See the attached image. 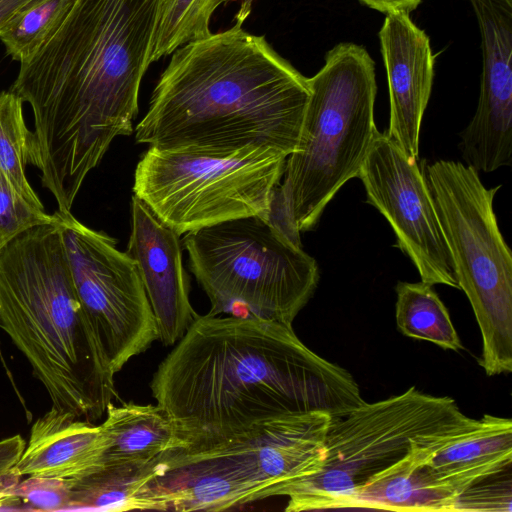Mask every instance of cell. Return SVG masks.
Wrapping results in <instances>:
<instances>
[{"instance_id":"484cf974","label":"cell","mask_w":512,"mask_h":512,"mask_svg":"<svg viewBox=\"0 0 512 512\" xmlns=\"http://www.w3.org/2000/svg\"><path fill=\"white\" fill-rule=\"evenodd\" d=\"M20 503L32 510H67L71 490L67 480L55 477L28 476L12 490Z\"/></svg>"},{"instance_id":"2e32d148","label":"cell","mask_w":512,"mask_h":512,"mask_svg":"<svg viewBox=\"0 0 512 512\" xmlns=\"http://www.w3.org/2000/svg\"><path fill=\"white\" fill-rule=\"evenodd\" d=\"M463 434L451 435L415 448L358 488L341 508L397 512L457 511L459 493L437 477L425 461Z\"/></svg>"},{"instance_id":"cb8c5ba5","label":"cell","mask_w":512,"mask_h":512,"mask_svg":"<svg viewBox=\"0 0 512 512\" xmlns=\"http://www.w3.org/2000/svg\"><path fill=\"white\" fill-rule=\"evenodd\" d=\"M73 0H37L18 11L0 30L7 54L20 64L29 60L70 8Z\"/></svg>"},{"instance_id":"9a60e30c","label":"cell","mask_w":512,"mask_h":512,"mask_svg":"<svg viewBox=\"0 0 512 512\" xmlns=\"http://www.w3.org/2000/svg\"><path fill=\"white\" fill-rule=\"evenodd\" d=\"M379 40L389 87L387 135L405 155L418 160L420 128L434 77L430 41L406 13L386 15Z\"/></svg>"},{"instance_id":"8fae6325","label":"cell","mask_w":512,"mask_h":512,"mask_svg":"<svg viewBox=\"0 0 512 512\" xmlns=\"http://www.w3.org/2000/svg\"><path fill=\"white\" fill-rule=\"evenodd\" d=\"M53 214L78 297L116 374L158 339L137 265L106 233L84 225L71 212Z\"/></svg>"},{"instance_id":"4316f807","label":"cell","mask_w":512,"mask_h":512,"mask_svg":"<svg viewBox=\"0 0 512 512\" xmlns=\"http://www.w3.org/2000/svg\"><path fill=\"white\" fill-rule=\"evenodd\" d=\"M488 481L489 476L479 480L458 497L457 511H505L511 512V477ZM493 475V474H492Z\"/></svg>"},{"instance_id":"d4e9b609","label":"cell","mask_w":512,"mask_h":512,"mask_svg":"<svg viewBox=\"0 0 512 512\" xmlns=\"http://www.w3.org/2000/svg\"><path fill=\"white\" fill-rule=\"evenodd\" d=\"M53 220V214L29 206L0 171V248L25 230Z\"/></svg>"},{"instance_id":"3957f363","label":"cell","mask_w":512,"mask_h":512,"mask_svg":"<svg viewBox=\"0 0 512 512\" xmlns=\"http://www.w3.org/2000/svg\"><path fill=\"white\" fill-rule=\"evenodd\" d=\"M231 28L173 52L137 124L138 143L156 148L233 150L298 145L308 78L264 36Z\"/></svg>"},{"instance_id":"e0dca14e","label":"cell","mask_w":512,"mask_h":512,"mask_svg":"<svg viewBox=\"0 0 512 512\" xmlns=\"http://www.w3.org/2000/svg\"><path fill=\"white\" fill-rule=\"evenodd\" d=\"M102 447L99 425L52 407L32 425L28 443L13 470L20 477L74 479L95 467Z\"/></svg>"},{"instance_id":"ba28073f","label":"cell","mask_w":512,"mask_h":512,"mask_svg":"<svg viewBox=\"0 0 512 512\" xmlns=\"http://www.w3.org/2000/svg\"><path fill=\"white\" fill-rule=\"evenodd\" d=\"M456 401L412 386L333 418L317 472L280 490L287 512L338 509L362 485L415 448L474 428Z\"/></svg>"},{"instance_id":"f1b7e54d","label":"cell","mask_w":512,"mask_h":512,"mask_svg":"<svg viewBox=\"0 0 512 512\" xmlns=\"http://www.w3.org/2000/svg\"><path fill=\"white\" fill-rule=\"evenodd\" d=\"M372 9L378 10L386 15L391 13H406L417 8L422 0H360Z\"/></svg>"},{"instance_id":"7402d4cb","label":"cell","mask_w":512,"mask_h":512,"mask_svg":"<svg viewBox=\"0 0 512 512\" xmlns=\"http://www.w3.org/2000/svg\"><path fill=\"white\" fill-rule=\"evenodd\" d=\"M23 103L11 90L0 92V171L21 199L45 211L26 174L32 159V131L25 122Z\"/></svg>"},{"instance_id":"4dcf8cb0","label":"cell","mask_w":512,"mask_h":512,"mask_svg":"<svg viewBox=\"0 0 512 512\" xmlns=\"http://www.w3.org/2000/svg\"><path fill=\"white\" fill-rule=\"evenodd\" d=\"M233 1H241V8L237 14V20L244 21V19L248 16L251 10V4L255 0H213L214 7L217 8L221 4L233 2Z\"/></svg>"},{"instance_id":"9c48e42d","label":"cell","mask_w":512,"mask_h":512,"mask_svg":"<svg viewBox=\"0 0 512 512\" xmlns=\"http://www.w3.org/2000/svg\"><path fill=\"white\" fill-rule=\"evenodd\" d=\"M459 289L482 336L479 364L488 376L512 372V255L493 209L501 187L486 188L473 167L438 160L425 165Z\"/></svg>"},{"instance_id":"52a82bcc","label":"cell","mask_w":512,"mask_h":512,"mask_svg":"<svg viewBox=\"0 0 512 512\" xmlns=\"http://www.w3.org/2000/svg\"><path fill=\"white\" fill-rule=\"evenodd\" d=\"M182 244L211 315L292 326L318 285L315 259L271 217H240L202 227L186 233Z\"/></svg>"},{"instance_id":"f546056e","label":"cell","mask_w":512,"mask_h":512,"mask_svg":"<svg viewBox=\"0 0 512 512\" xmlns=\"http://www.w3.org/2000/svg\"><path fill=\"white\" fill-rule=\"evenodd\" d=\"M37 0H0V30L21 9Z\"/></svg>"},{"instance_id":"7a4b0ae2","label":"cell","mask_w":512,"mask_h":512,"mask_svg":"<svg viewBox=\"0 0 512 512\" xmlns=\"http://www.w3.org/2000/svg\"><path fill=\"white\" fill-rule=\"evenodd\" d=\"M182 449L240 436L277 417H343L366 401L352 374L310 350L292 326L255 317L196 315L150 384Z\"/></svg>"},{"instance_id":"5b68a950","label":"cell","mask_w":512,"mask_h":512,"mask_svg":"<svg viewBox=\"0 0 512 512\" xmlns=\"http://www.w3.org/2000/svg\"><path fill=\"white\" fill-rule=\"evenodd\" d=\"M308 85L298 145L286 159L270 215L298 241L340 188L358 177L378 132L375 63L364 47L334 46Z\"/></svg>"},{"instance_id":"603a6c76","label":"cell","mask_w":512,"mask_h":512,"mask_svg":"<svg viewBox=\"0 0 512 512\" xmlns=\"http://www.w3.org/2000/svg\"><path fill=\"white\" fill-rule=\"evenodd\" d=\"M215 9L213 0H159L150 63L212 34L209 23Z\"/></svg>"},{"instance_id":"1f68e13d","label":"cell","mask_w":512,"mask_h":512,"mask_svg":"<svg viewBox=\"0 0 512 512\" xmlns=\"http://www.w3.org/2000/svg\"><path fill=\"white\" fill-rule=\"evenodd\" d=\"M13 488L0 487V510L10 509L9 505L20 503L12 494Z\"/></svg>"},{"instance_id":"d6986e66","label":"cell","mask_w":512,"mask_h":512,"mask_svg":"<svg viewBox=\"0 0 512 512\" xmlns=\"http://www.w3.org/2000/svg\"><path fill=\"white\" fill-rule=\"evenodd\" d=\"M105 414L99 425L103 447L93 469L148 462L181 448L171 420L158 405L124 402L116 406L111 402Z\"/></svg>"},{"instance_id":"6da1fadb","label":"cell","mask_w":512,"mask_h":512,"mask_svg":"<svg viewBox=\"0 0 512 512\" xmlns=\"http://www.w3.org/2000/svg\"><path fill=\"white\" fill-rule=\"evenodd\" d=\"M159 0H73L11 86L33 112L31 165L70 212L112 141L133 132Z\"/></svg>"},{"instance_id":"83f0119b","label":"cell","mask_w":512,"mask_h":512,"mask_svg":"<svg viewBox=\"0 0 512 512\" xmlns=\"http://www.w3.org/2000/svg\"><path fill=\"white\" fill-rule=\"evenodd\" d=\"M26 446L21 435L0 440V487H12L20 481L13 467L20 459Z\"/></svg>"},{"instance_id":"277c9868","label":"cell","mask_w":512,"mask_h":512,"mask_svg":"<svg viewBox=\"0 0 512 512\" xmlns=\"http://www.w3.org/2000/svg\"><path fill=\"white\" fill-rule=\"evenodd\" d=\"M0 325L52 407L88 421L105 414L115 373L78 297L54 214L0 248Z\"/></svg>"},{"instance_id":"30bf717a","label":"cell","mask_w":512,"mask_h":512,"mask_svg":"<svg viewBox=\"0 0 512 512\" xmlns=\"http://www.w3.org/2000/svg\"><path fill=\"white\" fill-rule=\"evenodd\" d=\"M288 156L266 146L149 147L133 192L179 235L240 217H270Z\"/></svg>"},{"instance_id":"4fadbf2b","label":"cell","mask_w":512,"mask_h":512,"mask_svg":"<svg viewBox=\"0 0 512 512\" xmlns=\"http://www.w3.org/2000/svg\"><path fill=\"white\" fill-rule=\"evenodd\" d=\"M481 34L483 70L476 112L459 134L465 164L493 172L512 159V0H469Z\"/></svg>"},{"instance_id":"44dd1931","label":"cell","mask_w":512,"mask_h":512,"mask_svg":"<svg viewBox=\"0 0 512 512\" xmlns=\"http://www.w3.org/2000/svg\"><path fill=\"white\" fill-rule=\"evenodd\" d=\"M395 291L396 324L403 335L432 342L446 350L463 349L449 312L432 285L423 281H399Z\"/></svg>"},{"instance_id":"8992f818","label":"cell","mask_w":512,"mask_h":512,"mask_svg":"<svg viewBox=\"0 0 512 512\" xmlns=\"http://www.w3.org/2000/svg\"><path fill=\"white\" fill-rule=\"evenodd\" d=\"M333 417L325 411L285 415L201 449L165 452L146 490L160 511H224L278 496L317 472Z\"/></svg>"},{"instance_id":"ffe728a7","label":"cell","mask_w":512,"mask_h":512,"mask_svg":"<svg viewBox=\"0 0 512 512\" xmlns=\"http://www.w3.org/2000/svg\"><path fill=\"white\" fill-rule=\"evenodd\" d=\"M159 460L103 466L67 480L71 490L67 510H150L142 490L157 474Z\"/></svg>"},{"instance_id":"5bb4252c","label":"cell","mask_w":512,"mask_h":512,"mask_svg":"<svg viewBox=\"0 0 512 512\" xmlns=\"http://www.w3.org/2000/svg\"><path fill=\"white\" fill-rule=\"evenodd\" d=\"M126 253L137 265L152 308L158 339L175 345L197 315L189 299L180 235L135 195Z\"/></svg>"},{"instance_id":"ac0fdd59","label":"cell","mask_w":512,"mask_h":512,"mask_svg":"<svg viewBox=\"0 0 512 512\" xmlns=\"http://www.w3.org/2000/svg\"><path fill=\"white\" fill-rule=\"evenodd\" d=\"M432 472L459 495L486 476L512 464V421L484 415L478 424L425 461Z\"/></svg>"},{"instance_id":"7c38bea8","label":"cell","mask_w":512,"mask_h":512,"mask_svg":"<svg viewBox=\"0 0 512 512\" xmlns=\"http://www.w3.org/2000/svg\"><path fill=\"white\" fill-rule=\"evenodd\" d=\"M387 135L377 132L358 177L367 202L389 222L398 247L417 268L421 281L457 288L424 170Z\"/></svg>"}]
</instances>
